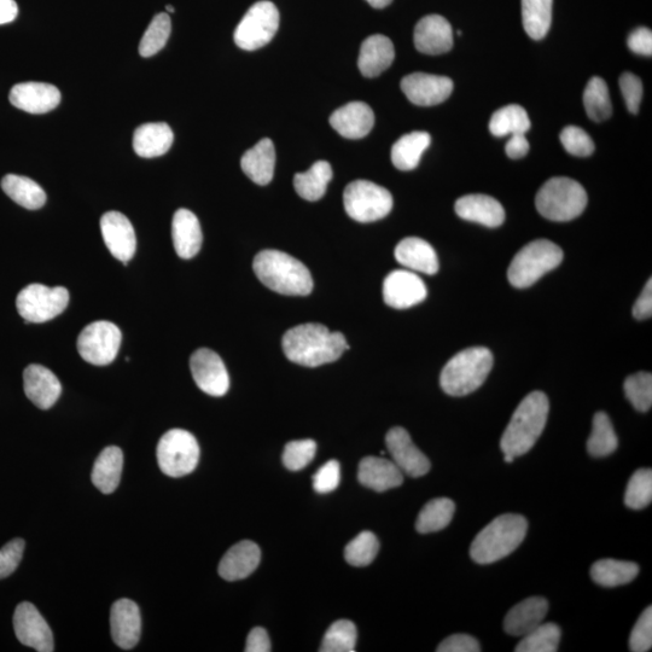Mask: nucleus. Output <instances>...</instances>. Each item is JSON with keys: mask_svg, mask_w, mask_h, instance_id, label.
I'll return each instance as SVG.
<instances>
[{"mask_svg": "<svg viewBox=\"0 0 652 652\" xmlns=\"http://www.w3.org/2000/svg\"><path fill=\"white\" fill-rule=\"evenodd\" d=\"M156 456L163 474L170 477L189 475L200 461L199 442L186 430L172 429L160 439Z\"/></svg>", "mask_w": 652, "mask_h": 652, "instance_id": "nucleus-8", "label": "nucleus"}, {"mask_svg": "<svg viewBox=\"0 0 652 652\" xmlns=\"http://www.w3.org/2000/svg\"><path fill=\"white\" fill-rule=\"evenodd\" d=\"M110 633L114 643L119 648L130 650L135 648L141 638V610L131 599L122 598L113 604L110 610Z\"/></svg>", "mask_w": 652, "mask_h": 652, "instance_id": "nucleus-19", "label": "nucleus"}, {"mask_svg": "<svg viewBox=\"0 0 652 652\" xmlns=\"http://www.w3.org/2000/svg\"><path fill=\"white\" fill-rule=\"evenodd\" d=\"M563 261V250L549 240H537L518 252L509 267V281L515 288L532 287Z\"/></svg>", "mask_w": 652, "mask_h": 652, "instance_id": "nucleus-7", "label": "nucleus"}, {"mask_svg": "<svg viewBox=\"0 0 652 652\" xmlns=\"http://www.w3.org/2000/svg\"><path fill=\"white\" fill-rule=\"evenodd\" d=\"M122 468H124V453L120 448L116 446L104 448L92 470L93 485L104 494L114 493L119 487Z\"/></svg>", "mask_w": 652, "mask_h": 652, "instance_id": "nucleus-33", "label": "nucleus"}, {"mask_svg": "<svg viewBox=\"0 0 652 652\" xmlns=\"http://www.w3.org/2000/svg\"><path fill=\"white\" fill-rule=\"evenodd\" d=\"M23 389L27 398L42 410H49L61 397L62 386L54 372L32 364L23 372Z\"/></svg>", "mask_w": 652, "mask_h": 652, "instance_id": "nucleus-21", "label": "nucleus"}, {"mask_svg": "<svg viewBox=\"0 0 652 652\" xmlns=\"http://www.w3.org/2000/svg\"><path fill=\"white\" fill-rule=\"evenodd\" d=\"M549 411L550 403L545 393L528 394L518 405L500 440L504 454L516 458L531 451L544 432Z\"/></svg>", "mask_w": 652, "mask_h": 652, "instance_id": "nucleus-2", "label": "nucleus"}, {"mask_svg": "<svg viewBox=\"0 0 652 652\" xmlns=\"http://www.w3.org/2000/svg\"><path fill=\"white\" fill-rule=\"evenodd\" d=\"M427 294V285L413 271H393L384 279V302L397 310L421 304L426 300Z\"/></svg>", "mask_w": 652, "mask_h": 652, "instance_id": "nucleus-15", "label": "nucleus"}, {"mask_svg": "<svg viewBox=\"0 0 652 652\" xmlns=\"http://www.w3.org/2000/svg\"><path fill=\"white\" fill-rule=\"evenodd\" d=\"M620 89L625 98L626 107L632 114L639 112L640 102L643 97V84L637 75L626 72L621 75Z\"/></svg>", "mask_w": 652, "mask_h": 652, "instance_id": "nucleus-54", "label": "nucleus"}, {"mask_svg": "<svg viewBox=\"0 0 652 652\" xmlns=\"http://www.w3.org/2000/svg\"><path fill=\"white\" fill-rule=\"evenodd\" d=\"M652 314V281L646 283L642 294H640L636 304L633 306V317L638 320H644L651 317Z\"/></svg>", "mask_w": 652, "mask_h": 652, "instance_id": "nucleus-58", "label": "nucleus"}, {"mask_svg": "<svg viewBox=\"0 0 652 652\" xmlns=\"http://www.w3.org/2000/svg\"><path fill=\"white\" fill-rule=\"evenodd\" d=\"M246 652H270L271 642L269 633L263 627H255L252 632L248 634Z\"/></svg>", "mask_w": 652, "mask_h": 652, "instance_id": "nucleus-57", "label": "nucleus"}, {"mask_svg": "<svg viewBox=\"0 0 652 652\" xmlns=\"http://www.w3.org/2000/svg\"><path fill=\"white\" fill-rule=\"evenodd\" d=\"M527 531L526 517L517 514L499 516L476 535L470 547V556L479 564L503 560L522 544Z\"/></svg>", "mask_w": 652, "mask_h": 652, "instance_id": "nucleus-4", "label": "nucleus"}, {"mask_svg": "<svg viewBox=\"0 0 652 652\" xmlns=\"http://www.w3.org/2000/svg\"><path fill=\"white\" fill-rule=\"evenodd\" d=\"M561 143L569 154L587 157L595 151V143L580 127L568 126L561 132Z\"/></svg>", "mask_w": 652, "mask_h": 652, "instance_id": "nucleus-50", "label": "nucleus"}, {"mask_svg": "<svg viewBox=\"0 0 652 652\" xmlns=\"http://www.w3.org/2000/svg\"><path fill=\"white\" fill-rule=\"evenodd\" d=\"M386 444L393 462L411 477H421L429 473L432 464L426 454L413 444L407 430L401 427L390 429L386 436Z\"/></svg>", "mask_w": 652, "mask_h": 652, "instance_id": "nucleus-16", "label": "nucleus"}, {"mask_svg": "<svg viewBox=\"0 0 652 652\" xmlns=\"http://www.w3.org/2000/svg\"><path fill=\"white\" fill-rule=\"evenodd\" d=\"M192 377L202 392L212 397H224L230 388L229 372L223 359L211 349L201 348L191 355Z\"/></svg>", "mask_w": 652, "mask_h": 652, "instance_id": "nucleus-13", "label": "nucleus"}, {"mask_svg": "<svg viewBox=\"0 0 652 652\" xmlns=\"http://www.w3.org/2000/svg\"><path fill=\"white\" fill-rule=\"evenodd\" d=\"M401 90L416 106H438L451 96L453 81L438 75L412 73L401 81Z\"/></svg>", "mask_w": 652, "mask_h": 652, "instance_id": "nucleus-17", "label": "nucleus"}, {"mask_svg": "<svg viewBox=\"0 0 652 652\" xmlns=\"http://www.w3.org/2000/svg\"><path fill=\"white\" fill-rule=\"evenodd\" d=\"M343 205L353 220L372 223L392 211L393 197L387 189L369 180H355L343 192Z\"/></svg>", "mask_w": 652, "mask_h": 652, "instance_id": "nucleus-9", "label": "nucleus"}, {"mask_svg": "<svg viewBox=\"0 0 652 652\" xmlns=\"http://www.w3.org/2000/svg\"><path fill=\"white\" fill-rule=\"evenodd\" d=\"M438 652H480L481 645L477 639L468 634H453L436 649Z\"/></svg>", "mask_w": 652, "mask_h": 652, "instance_id": "nucleus-55", "label": "nucleus"}, {"mask_svg": "<svg viewBox=\"0 0 652 652\" xmlns=\"http://www.w3.org/2000/svg\"><path fill=\"white\" fill-rule=\"evenodd\" d=\"M652 646V608L648 607L640 615L637 624L634 625L631 638L630 650L632 652L650 651Z\"/></svg>", "mask_w": 652, "mask_h": 652, "instance_id": "nucleus-51", "label": "nucleus"}, {"mask_svg": "<svg viewBox=\"0 0 652 652\" xmlns=\"http://www.w3.org/2000/svg\"><path fill=\"white\" fill-rule=\"evenodd\" d=\"M504 461L506 463H512L515 461V457L509 456V454H504Z\"/></svg>", "mask_w": 652, "mask_h": 652, "instance_id": "nucleus-62", "label": "nucleus"}, {"mask_svg": "<svg viewBox=\"0 0 652 652\" xmlns=\"http://www.w3.org/2000/svg\"><path fill=\"white\" fill-rule=\"evenodd\" d=\"M14 630L20 643L39 652H52L54 634L48 622L32 603L17 605L14 614Z\"/></svg>", "mask_w": 652, "mask_h": 652, "instance_id": "nucleus-14", "label": "nucleus"}, {"mask_svg": "<svg viewBox=\"0 0 652 652\" xmlns=\"http://www.w3.org/2000/svg\"><path fill=\"white\" fill-rule=\"evenodd\" d=\"M619 446L613 423L605 412H597L593 417L592 433L587 441V451L592 457H608Z\"/></svg>", "mask_w": 652, "mask_h": 652, "instance_id": "nucleus-41", "label": "nucleus"}, {"mask_svg": "<svg viewBox=\"0 0 652 652\" xmlns=\"http://www.w3.org/2000/svg\"><path fill=\"white\" fill-rule=\"evenodd\" d=\"M366 2H368L372 8L383 9L387 8L393 0H366Z\"/></svg>", "mask_w": 652, "mask_h": 652, "instance_id": "nucleus-61", "label": "nucleus"}, {"mask_svg": "<svg viewBox=\"0 0 652 652\" xmlns=\"http://www.w3.org/2000/svg\"><path fill=\"white\" fill-rule=\"evenodd\" d=\"M652 500V471L651 469L637 470L628 482L625 504L632 510H643Z\"/></svg>", "mask_w": 652, "mask_h": 652, "instance_id": "nucleus-47", "label": "nucleus"}, {"mask_svg": "<svg viewBox=\"0 0 652 652\" xmlns=\"http://www.w3.org/2000/svg\"><path fill=\"white\" fill-rule=\"evenodd\" d=\"M282 346L290 362L307 368L336 362L349 349L343 334L333 333L316 323L301 324L288 330L283 336Z\"/></svg>", "mask_w": 652, "mask_h": 652, "instance_id": "nucleus-1", "label": "nucleus"}, {"mask_svg": "<svg viewBox=\"0 0 652 652\" xmlns=\"http://www.w3.org/2000/svg\"><path fill=\"white\" fill-rule=\"evenodd\" d=\"M17 15H19V7L15 0H0V25L15 21Z\"/></svg>", "mask_w": 652, "mask_h": 652, "instance_id": "nucleus-60", "label": "nucleus"}, {"mask_svg": "<svg viewBox=\"0 0 652 652\" xmlns=\"http://www.w3.org/2000/svg\"><path fill=\"white\" fill-rule=\"evenodd\" d=\"M380 541L369 531L362 532L346 546V561L353 567H366L375 561Z\"/></svg>", "mask_w": 652, "mask_h": 652, "instance_id": "nucleus-46", "label": "nucleus"}, {"mask_svg": "<svg viewBox=\"0 0 652 652\" xmlns=\"http://www.w3.org/2000/svg\"><path fill=\"white\" fill-rule=\"evenodd\" d=\"M174 141L173 131L165 122L145 124L138 127L133 135V149L144 159L165 155Z\"/></svg>", "mask_w": 652, "mask_h": 652, "instance_id": "nucleus-32", "label": "nucleus"}, {"mask_svg": "<svg viewBox=\"0 0 652 652\" xmlns=\"http://www.w3.org/2000/svg\"><path fill=\"white\" fill-rule=\"evenodd\" d=\"M432 142L427 132H411L393 145L392 162L400 171H412L418 166L421 157Z\"/></svg>", "mask_w": 652, "mask_h": 652, "instance_id": "nucleus-34", "label": "nucleus"}, {"mask_svg": "<svg viewBox=\"0 0 652 652\" xmlns=\"http://www.w3.org/2000/svg\"><path fill=\"white\" fill-rule=\"evenodd\" d=\"M171 17L166 13L157 14L145 31L139 44V54L143 57H151L165 48L168 38L171 36Z\"/></svg>", "mask_w": 652, "mask_h": 652, "instance_id": "nucleus-45", "label": "nucleus"}, {"mask_svg": "<svg viewBox=\"0 0 652 652\" xmlns=\"http://www.w3.org/2000/svg\"><path fill=\"white\" fill-rule=\"evenodd\" d=\"M69 304V291L63 287L49 288L43 284L27 285L17 295L16 307L26 323H45L60 316Z\"/></svg>", "mask_w": 652, "mask_h": 652, "instance_id": "nucleus-10", "label": "nucleus"}, {"mask_svg": "<svg viewBox=\"0 0 652 652\" xmlns=\"http://www.w3.org/2000/svg\"><path fill=\"white\" fill-rule=\"evenodd\" d=\"M456 213L464 220L487 227H498L505 220L503 206L487 195L475 194L461 197L456 202Z\"/></svg>", "mask_w": 652, "mask_h": 652, "instance_id": "nucleus-29", "label": "nucleus"}, {"mask_svg": "<svg viewBox=\"0 0 652 652\" xmlns=\"http://www.w3.org/2000/svg\"><path fill=\"white\" fill-rule=\"evenodd\" d=\"M413 39L422 54H446L453 46V29L445 17L428 15L417 23Z\"/></svg>", "mask_w": 652, "mask_h": 652, "instance_id": "nucleus-22", "label": "nucleus"}, {"mask_svg": "<svg viewBox=\"0 0 652 652\" xmlns=\"http://www.w3.org/2000/svg\"><path fill=\"white\" fill-rule=\"evenodd\" d=\"M535 206L544 218L569 221L578 218L587 206V194L575 180L557 177L541 186Z\"/></svg>", "mask_w": 652, "mask_h": 652, "instance_id": "nucleus-6", "label": "nucleus"}, {"mask_svg": "<svg viewBox=\"0 0 652 652\" xmlns=\"http://www.w3.org/2000/svg\"><path fill=\"white\" fill-rule=\"evenodd\" d=\"M493 354L486 347H471L454 355L441 372L442 390L451 397H465L487 380L493 368Z\"/></svg>", "mask_w": 652, "mask_h": 652, "instance_id": "nucleus-5", "label": "nucleus"}, {"mask_svg": "<svg viewBox=\"0 0 652 652\" xmlns=\"http://www.w3.org/2000/svg\"><path fill=\"white\" fill-rule=\"evenodd\" d=\"M317 453V444L313 440H296L285 445L283 452L284 467L290 471H300L310 464Z\"/></svg>", "mask_w": 652, "mask_h": 652, "instance_id": "nucleus-49", "label": "nucleus"}, {"mask_svg": "<svg viewBox=\"0 0 652 652\" xmlns=\"http://www.w3.org/2000/svg\"><path fill=\"white\" fill-rule=\"evenodd\" d=\"M276 150L271 139L264 138L243 155L241 167L246 176L255 184L267 185L275 174Z\"/></svg>", "mask_w": 652, "mask_h": 652, "instance_id": "nucleus-31", "label": "nucleus"}, {"mask_svg": "<svg viewBox=\"0 0 652 652\" xmlns=\"http://www.w3.org/2000/svg\"><path fill=\"white\" fill-rule=\"evenodd\" d=\"M628 48L636 54L652 55V32L651 29L640 27L631 33L627 40Z\"/></svg>", "mask_w": 652, "mask_h": 652, "instance_id": "nucleus-56", "label": "nucleus"}, {"mask_svg": "<svg viewBox=\"0 0 652 652\" xmlns=\"http://www.w3.org/2000/svg\"><path fill=\"white\" fill-rule=\"evenodd\" d=\"M101 231L110 254L127 265L137 249L136 232L131 221L119 212H108L101 219Z\"/></svg>", "mask_w": 652, "mask_h": 652, "instance_id": "nucleus-18", "label": "nucleus"}, {"mask_svg": "<svg viewBox=\"0 0 652 652\" xmlns=\"http://www.w3.org/2000/svg\"><path fill=\"white\" fill-rule=\"evenodd\" d=\"M625 393L634 409L648 412L652 406V376L649 372H638L625 381Z\"/></svg>", "mask_w": 652, "mask_h": 652, "instance_id": "nucleus-48", "label": "nucleus"}, {"mask_svg": "<svg viewBox=\"0 0 652 652\" xmlns=\"http://www.w3.org/2000/svg\"><path fill=\"white\" fill-rule=\"evenodd\" d=\"M395 259L413 272L433 276L439 271V259L435 249L418 237H407L395 248Z\"/></svg>", "mask_w": 652, "mask_h": 652, "instance_id": "nucleus-27", "label": "nucleus"}, {"mask_svg": "<svg viewBox=\"0 0 652 652\" xmlns=\"http://www.w3.org/2000/svg\"><path fill=\"white\" fill-rule=\"evenodd\" d=\"M561 628L556 624H541L522 637L516 652H556L561 642Z\"/></svg>", "mask_w": 652, "mask_h": 652, "instance_id": "nucleus-43", "label": "nucleus"}, {"mask_svg": "<svg viewBox=\"0 0 652 652\" xmlns=\"http://www.w3.org/2000/svg\"><path fill=\"white\" fill-rule=\"evenodd\" d=\"M121 331L113 323L101 320L87 325L78 339V351L85 362L104 366L113 363L121 346Z\"/></svg>", "mask_w": 652, "mask_h": 652, "instance_id": "nucleus-12", "label": "nucleus"}, {"mask_svg": "<svg viewBox=\"0 0 652 652\" xmlns=\"http://www.w3.org/2000/svg\"><path fill=\"white\" fill-rule=\"evenodd\" d=\"M639 574L637 563L601 560L597 561L591 567V578L599 586L617 587L630 584Z\"/></svg>", "mask_w": 652, "mask_h": 652, "instance_id": "nucleus-37", "label": "nucleus"}, {"mask_svg": "<svg viewBox=\"0 0 652 652\" xmlns=\"http://www.w3.org/2000/svg\"><path fill=\"white\" fill-rule=\"evenodd\" d=\"M174 249L182 259H192L202 247V230L199 219L188 209H178L172 221Z\"/></svg>", "mask_w": 652, "mask_h": 652, "instance_id": "nucleus-28", "label": "nucleus"}, {"mask_svg": "<svg viewBox=\"0 0 652 652\" xmlns=\"http://www.w3.org/2000/svg\"><path fill=\"white\" fill-rule=\"evenodd\" d=\"M584 106L587 115L593 121H604L613 113L609 89L602 78L595 77L589 81L584 92Z\"/></svg>", "mask_w": 652, "mask_h": 652, "instance_id": "nucleus-42", "label": "nucleus"}, {"mask_svg": "<svg viewBox=\"0 0 652 652\" xmlns=\"http://www.w3.org/2000/svg\"><path fill=\"white\" fill-rule=\"evenodd\" d=\"M253 269L267 288L290 296L310 295L313 279L310 270L293 256L267 249L255 256Z\"/></svg>", "mask_w": 652, "mask_h": 652, "instance_id": "nucleus-3", "label": "nucleus"}, {"mask_svg": "<svg viewBox=\"0 0 652 652\" xmlns=\"http://www.w3.org/2000/svg\"><path fill=\"white\" fill-rule=\"evenodd\" d=\"M531 128V120L525 110L517 104H510L493 114L489 122V131L493 136L504 137L525 133Z\"/></svg>", "mask_w": 652, "mask_h": 652, "instance_id": "nucleus-40", "label": "nucleus"}, {"mask_svg": "<svg viewBox=\"0 0 652 652\" xmlns=\"http://www.w3.org/2000/svg\"><path fill=\"white\" fill-rule=\"evenodd\" d=\"M553 0H522L523 27L528 36L540 40L549 33Z\"/></svg>", "mask_w": 652, "mask_h": 652, "instance_id": "nucleus-39", "label": "nucleus"}, {"mask_svg": "<svg viewBox=\"0 0 652 652\" xmlns=\"http://www.w3.org/2000/svg\"><path fill=\"white\" fill-rule=\"evenodd\" d=\"M506 154L510 159H521L525 157L529 151V143L527 138L523 133H518V135H512L509 139V142L506 143Z\"/></svg>", "mask_w": 652, "mask_h": 652, "instance_id": "nucleus-59", "label": "nucleus"}, {"mask_svg": "<svg viewBox=\"0 0 652 652\" xmlns=\"http://www.w3.org/2000/svg\"><path fill=\"white\" fill-rule=\"evenodd\" d=\"M166 10L168 11V13H174V8L172 7V5H167Z\"/></svg>", "mask_w": 652, "mask_h": 652, "instance_id": "nucleus-63", "label": "nucleus"}, {"mask_svg": "<svg viewBox=\"0 0 652 652\" xmlns=\"http://www.w3.org/2000/svg\"><path fill=\"white\" fill-rule=\"evenodd\" d=\"M330 125L337 133L348 139H360L369 135L375 125V114L368 104L351 102L335 110Z\"/></svg>", "mask_w": 652, "mask_h": 652, "instance_id": "nucleus-23", "label": "nucleus"}, {"mask_svg": "<svg viewBox=\"0 0 652 652\" xmlns=\"http://www.w3.org/2000/svg\"><path fill=\"white\" fill-rule=\"evenodd\" d=\"M279 28V11L271 2H258L253 5L238 23L235 43L238 48L255 51L269 44Z\"/></svg>", "mask_w": 652, "mask_h": 652, "instance_id": "nucleus-11", "label": "nucleus"}, {"mask_svg": "<svg viewBox=\"0 0 652 652\" xmlns=\"http://www.w3.org/2000/svg\"><path fill=\"white\" fill-rule=\"evenodd\" d=\"M394 58L392 40L382 34H375L362 44L358 58L359 71L366 78H376L392 66Z\"/></svg>", "mask_w": 652, "mask_h": 652, "instance_id": "nucleus-30", "label": "nucleus"}, {"mask_svg": "<svg viewBox=\"0 0 652 652\" xmlns=\"http://www.w3.org/2000/svg\"><path fill=\"white\" fill-rule=\"evenodd\" d=\"M358 480L363 486L381 493L403 485L404 474L388 459L366 457L359 464Z\"/></svg>", "mask_w": 652, "mask_h": 652, "instance_id": "nucleus-26", "label": "nucleus"}, {"mask_svg": "<svg viewBox=\"0 0 652 652\" xmlns=\"http://www.w3.org/2000/svg\"><path fill=\"white\" fill-rule=\"evenodd\" d=\"M2 189L17 205L36 211L46 202V194L42 186L27 177L8 174L2 180Z\"/></svg>", "mask_w": 652, "mask_h": 652, "instance_id": "nucleus-35", "label": "nucleus"}, {"mask_svg": "<svg viewBox=\"0 0 652 652\" xmlns=\"http://www.w3.org/2000/svg\"><path fill=\"white\" fill-rule=\"evenodd\" d=\"M10 103L29 114H45L58 107L61 92L45 83H21L11 89Z\"/></svg>", "mask_w": 652, "mask_h": 652, "instance_id": "nucleus-20", "label": "nucleus"}, {"mask_svg": "<svg viewBox=\"0 0 652 652\" xmlns=\"http://www.w3.org/2000/svg\"><path fill=\"white\" fill-rule=\"evenodd\" d=\"M331 179L333 168L330 163L318 161L307 172L295 174L294 186L302 199L313 202L322 199Z\"/></svg>", "mask_w": 652, "mask_h": 652, "instance_id": "nucleus-36", "label": "nucleus"}, {"mask_svg": "<svg viewBox=\"0 0 652 652\" xmlns=\"http://www.w3.org/2000/svg\"><path fill=\"white\" fill-rule=\"evenodd\" d=\"M549 613V602L545 598L531 597L511 608L504 620V630L512 637H525L543 624Z\"/></svg>", "mask_w": 652, "mask_h": 652, "instance_id": "nucleus-25", "label": "nucleus"}, {"mask_svg": "<svg viewBox=\"0 0 652 652\" xmlns=\"http://www.w3.org/2000/svg\"><path fill=\"white\" fill-rule=\"evenodd\" d=\"M25 540L14 539L0 549V580L15 572L25 552Z\"/></svg>", "mask_w": 652, "mask_h": 652, "instance_id": "nucleus-52", "label": "nucleus"}, {"mask_svg": "<svg viewBox=\"0 0 652 652\" xmlns=\"http://www.w3.org/2000/svg\"><path fill=\"white\" fill-rule=\"evenodd\" d=\"M341 481L340 463L330 461L325 463L313 476L314 491L320 494L330 493L339 487Z\"/></svg>", "mask_w": 652, "mask_h": 652, "instance_id": "nucleus-53", "label": "nucleus"}, {"mask_svg": "<svg viewBox=\"0 0 652 652\" xmlns=\"http://www.w3.org/2000/svg\"><path fill=\"white\" fill-rule=\"evenodd\" d=\"M260 547L250 540H243L231 547L219 564V575L227 581L248 578L259 567Z\"/></svg>", "mask_w": 652, "mask_h": 652, "instance_id": "nucleus-24", "label": "nucleus"}, {"mask_svg": "<svg viewBox=\"0 0 652 652\" xmlns=\"http://www.w3.org/2000/svg\"><path fill=\"white\" fill-rule=\"evenodd\" d=\"M357 627L349 620H339L325 633L319 651L354 652L357 645Z\"/></svg>", "mask_w": 652, "mask_h": 652, "instance_id": "nucleus-44", "label": "nucleus"}, {"mask_svg": "<svg viewBox=\"0 0 652 652\" xmlns=\"http://www.w3.org/2000/svg\"><path fill=\"white\" fill-rule=\"evenodd\" d=\"M456 511V504L448 498L430 500L419 512L416 521L418 533L428 534L440 532L450 525Z\"/></svg>", "mask_w": 652, "mask_h": 652, "instance_id": "nucleus-38", "label": "nucleus"}]
</instances>
